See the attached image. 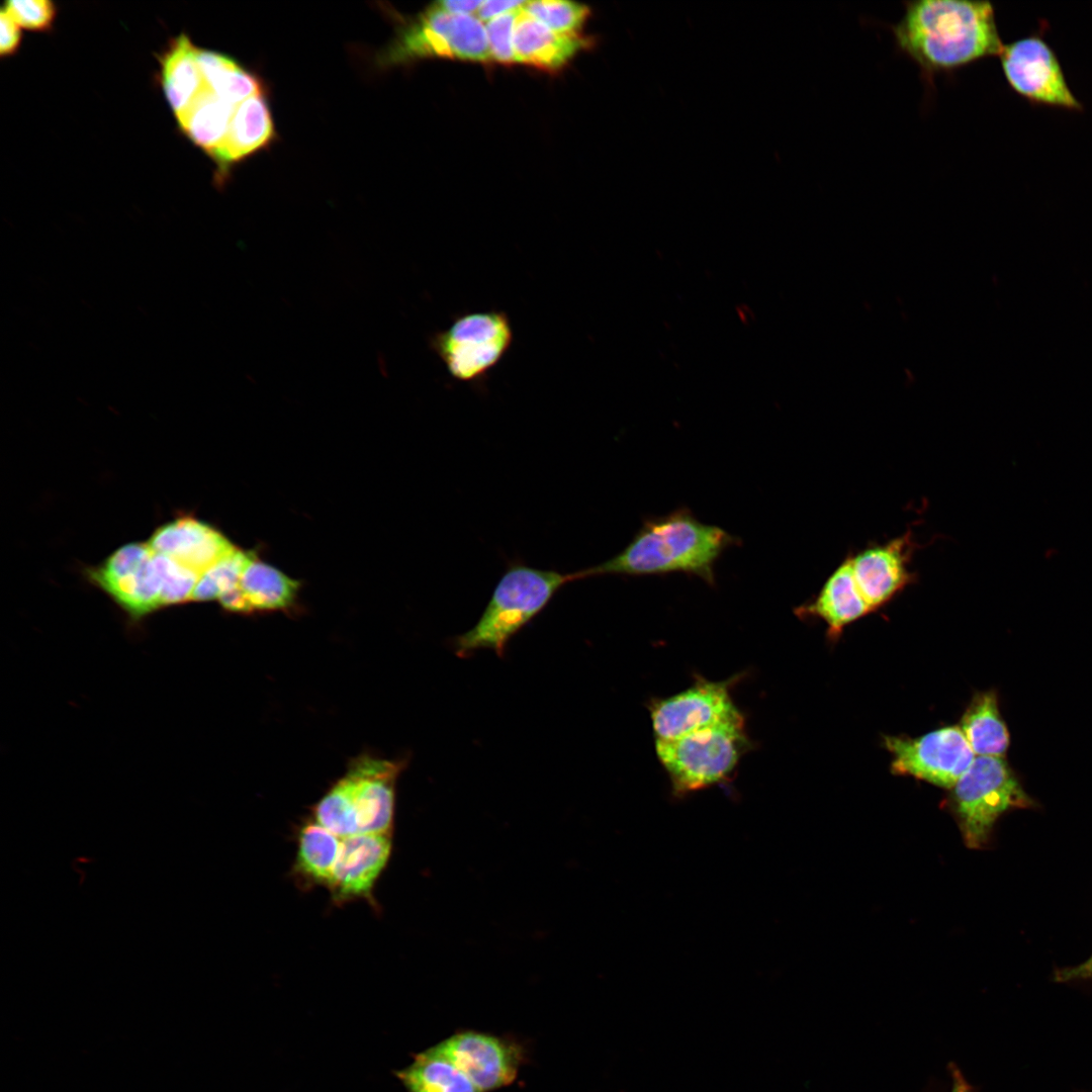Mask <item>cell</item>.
Returning a JSON list of instances; mask_svg holds the SVG:
<instances>
[{
  "instance_id": "1",
  "label": "cell",
  "mask_w": 1092,
  "mask_h": 1092,
  "mask_svg": "<svg viewBox=\"0 0 1092 1092\" xmlns=\"http://www.w3.org/2000/svg\"><path fill=\"white\" fill-rule=\"evenodd\" d=\"M897 48L932 82L981 60L999 57L1003 42L988 1L918 0L905 3L892 26Z\"/></svg>"
},
{
  "instance_id": "2",
  "label": "cell",
  "mask_w": 1092,
  "mask_h": 1092,
  "mask_svg": "<svg viewBox=\"0 0 1092 1092\" xmlns=\"http://www.w3.org/2000/svg\"><path fill=\"white\" fill-rule=\"evenodd\" d=\"M721 527L702 523L688 508L646 519L630 543L596 566L575 571L578 579L600 575H663L682 572L715 584V565L737 544Z\"/></svg>"
},
{
  "instance_id": "3",
  "label": "cell",
  "mask_w": 1092,
  "mask_h": 1092,
  "mask_svg": "<svg viewBox=\"0 0 1092 1092\" xmlns=\"http://www.w3.org/2000/svg\"><path fill=\"white\" fill-rule=\"evenodd\" d=\"M578 580L576 573H561L515 562L498 580L477 623L455 638V652L466 657L488 648L504 656L507 642L538 615L566 583Z\"/></svg>"
},
{
  "instance_id": "4",
  "label": "cell",
  "mask_w": 1092,
  "mask_h": 1092,
  "mask_svg": "<svg viewBox=\"0 0 1092 1092\" xmlns=\"http://www.w3.org/2000/svg\"><path fill=\"white\" fill-rule=\"evenodd\" d=\"M748 746L743 716L678 738L655 740L657 757L678 797L727 780Z\"/></svg>"
},
{
  "instance_id": "5",
  "label": "cell",
  "mask_w": 1092,
  "mask_h": 1092,
  "mask_svg": "<svg viewBox=\"0 0 1092 1092\" xmlns=\"http://www.w3.org/2000/svg\"><path fill=\"white\" fill-rule=\"evenodd\" d=\"M514 341L510 316L502 309L454 314L429 338L430 349L456 381L479 385L508 354Z\"/></svg>"
},
{
  "instance_id": "6",
  "label": "cell",
  "mask_w": 1092,
  "mask_h": 1092,
  "mask_svg": "<svg viewBox=\"0 0 1092 1092\" xmlns=\"http://www.w3.org/2000/svg\"><path fill=\"white\" fill-rule=\"evenodd\" d=\"M951 789L952 809L971 848L986 845L1003 813L1034 805L1003 756H976Z\"/></svg>"
},
{
  "instance_id": "7",
  "label": "cell",
  "mask_w": 1092,
  "mask_h": 1092,
  "mask_svg": "<svg viewBox=\"0 0 1092 1092\" xmlns=\"http://www.w3.org/2000/svg\"><path fill=\"white\" fill-rule=\"evenodd\" d=\"M383 58L388 64L425 58L491 61L486 28L477 16L452 14L436 4L398 33Z\"/></svg>"
},
{
  "instance_id": "8",
  "label": "cell",
  "mask_w": 1092,
  "mask_h": 1092,
  "mask_svg": "<svg viewBox=\"0 0 1092 1092\" xmlns=\"http://www.w3.org/2000/svg\"><path fill=\"white\" fill-rule=\"evenodd\" d=\"M999 59L1008 86L1030 104L1083 110V104L1068 85L1057 54L1040 34L1004 44Z\"/></svg>"
},
{
  "instance_id": "9",
  "label": "cell",
  "mask_w": 1092,
  "mask_h": 1092,
  "mask_svg": "<svg viewBox=\"0 0 1092 1092\" xmlns=\"http://www.w3.org/2000/svg\"><path fill=\"white\" fill-rule=\"evenodd\" d=\"M893 759L892 771L951 789L973 763L976 754L959 726H946L911 738L885 736Z\"/></svg>"
},
{
  "instance_id": "10",
  "label": "cell",
  "mask_w": 1092,
  "mask_h": 1092,
  "mask_svg": "<svg viewBox=\"0 0 1092 1092\" xmlns=\"http://www.w3.org/2000/svg\"><path fill=\"white\" fill-rule=\"evenodd\" d=\"M404 761L362 754L350 761L338 780L355 818L358 834H390L395 807V786Z\"/></svg>"
},
{
  "instance_id": "11",
  "label": "cell",
  "mask_w": 1092,
  "mask_h": 1092,
  "mask_svg": "<svg viewBox=\"0 0 1092 1092\" xmlns=\"http://www.w3.org/2000/svg\"><path fill=\"white\" fill-rule=\"evenodd\" d=\"M655 740L678 738L715 723L742 717L730 694V680L699 677L682 692L649 705Z\"/></svg>"
},
{
  "instance_id": "12",
  "label": "cell",
  "mask_w": 1092,
  "mask_h": 1092,
  "mask_svg": "<svg viewBox=\"0 0 1092 1092\" xmlns=\"http://www.w3.org/2000/svg\"><path fill=\"white\" fill-rule=\"evenodd\" d=\"M916 546L908 529L901 536L848 553L855 583L872 612L916 581L917 574L910 569Z\"/></svg>"
},
{
  "instance_id": "13",
  "label": "cell",
  "mask_w": 1092,
  "mask_h": 1092,
  "mask_svg": "<svg viewBox=\"0 0 1092 1092\" xmlns=\"http://www.w3.org/2000/svg\"><path fill=\"white\" fill-rule=\"evenodd\" d=\"M90 575L131 615H145L162 607L161 580L149 544L131 543L119 548Z\"/></svg>"
},
{
  "instance_id": "14",
  "label": "cell",
  "mask_w": 1092,
  "mask_h": 1092,
  "mask_svg": "<svg viewBox=\"0 0 1092 1092\" xmlns=\"http://www.w3.org/2000/svg\"><path fill=\"white\" fill-rule=\"evenodd\" d=\"M436 1048L481 1092L508 1085L516 1077L517 1051L494 1036L468 1031Z\"/></svg>"
},
{
  "instance_id": "15",
  "label": "cell",
  "mask_w": 1092,
  "mask_h": 1092,
  "mask_svg": "<svg viewBox=\"0 0 1092 1092\" xmlns=\"http://www.w3.org/2000/svg\"><path fill=\"white\" fill-rule=\"evenodd\" d=\"M390 852V834L360 833L342 838L328 887L333 899L338 903L357 898L370 899Z\"/></svg>"
},
{
  "instance_id": "16",
  "label": "cell",
  "mask_w": 1092,
  "mask_h": 1092,
  "mask_svg": "<svg viewBox=\"0 0 1092 1092\" xmlns=\"http://www.w3.org/2000/svg\"><path fill=\"white\" fill-rule=\"evenodd\" d=\"M151 549L202 574L236 547L220 532L194 518L176 519L155 531Z\"/></svg>"
},
{
  "instance_id": "17",
  "label": "cell",
  "mask_w": 1092,
  "mask_h": 1092,
  "mask_svg": "<svg viewBox=\"0 0 1092 1092\" xmlns=\"http://www.w3.org/2000/svg\"><path fill=\"white\" fill-rule=\"evenodd\" d=\"M592 41L581 33L556 32L525 12L523 7L516 19V63L555 72L565 67L578 53L588 49Z\"/></svg>"
},
{
  "instance_id": "18",
  "label": "cell",
  "mask_w": 1092,
  "mask_h": 1092,
  "mask_svg": "<svg viewBox=\"0 0 1092 1092\" xmlns=\"http://www.w3.org/2000/svg\"><path fill=\"white\" fill-rule=\"evenodd\" d=\"M795 613L800 618L814 617L824 621L833 639L845 626L872 613L855 583L848 554L830 573L816 597L798 607Z\"/></svg>"
},
{
  "instance_id": "19",
  "label": "cell",
  "mask_w": 1092,
  "mask_h": 1092,
  "mask_svg": "<svg viewBox=\"0 0 1092 1092\" xmlns=\"http://www.w3.org/2000/svg\"><path fill=\"white\" fill-rule=\"evenodd\" d=\"M275 138V127L265 93H258L237 105L228 134L210 155L219 174L268 146Z\"/></svg>"
},
{
  "instance_id": "20",
  "label": "cell",
  "mask_w": 1092,
  "mask_h": 1092,
  "mask_svg": "<svg viewBox=\"0 0 1092 1092\" xmlns=\"http://www.w3.org/2000/svg\"><path fill=\"white\" fill-rule=\"evenodd\" d=\"M196 48L187 35L171 41L161 57V81L176 116L185 111L206 87L195 58Z\"/></svg>"
},
{
  "instance_id": "21",
  "label": "cell",
  "mask_w": 1092,
  "mask_h": 1092,
  "mask_svg": "<svg viewBox=\"0 0 1092 1092\" xmlns=\"http://www.w3.org/2000/svg\"><path fill=\"white\" fill-rule=\"evenodd\" d=\"M975 754L1003 756L1010 744L1007 726L1001 717L995 691L976 694L966 709L960 726Z\"/></svg>"
},
{
  "instance_id": "22",
  "label": "cell",
  "mask_w": 1092,
  "mask_h": 1092,
  "mask_svg": "<svg viewBox=\"0 0 1092 1092\" xmlns=\"http://www.w3.org/2000/svg\"><path fill=\"white\" fill-rule=\"evenodd\" d=\"M236 107L205 87L177 120L184 133L211 155L224 141Z\"/></svg>"
},
{
  "instance_id": "23",
  "label": "cell",
  "mask_w": 1092,
  "mask_h": 1092,
  "mask_svg": "<svg viewBox=\"0 0 1092 1092\" xmlns=\"http://www.w3.org/2000/svg\"><path fill=\"white\" fill-rule=\"evenodd\" d=\"M408 1092H481L436 1046L397 1073Z\"/></svg>"
},
{
  "instance_id": "24",
  "label": "cell",
  "mask_w": 1092,
  "mask_h": 1092,
  "mask_svg": "<svg viewBox=\"0 0 1092 1092\" xmlns=\"http://www.w3.org/2000/svg\"><path fill=\"white\" fill-rule=\"evenodd\" d=\"M196 62L208 89L236 105L264 92L259 78L235 60L219 53L196 49Z\"/></svg>"
},
{
  "instance_id": "25",
  "label": "cell",
  "mask_w": 1092,
  "mask_h": 1092,
  "mask_svg": "<svg viewBox=\"0 0 1092 1092\" xmlns=\"http://www.w3.org/2000/svg\"><path fill=\"white\" fill-rule=\"evenodd\" d=\"M240 586L255 611H278L293 606L299 582L255 557L245 567Z\"/></svg>"
},
{
  "instance_id": "26",
  "label": "cell",
  "mask_w": 1092,
  "mask_h": 1092,
  "mask_svg": "<svg viewBox=\"0 0 1092 1092\" xmlns=\"http://www.w3.org/2000/svg\"><path fill=\"white\" fill-rule=\"evenodd\" d=\"M341 840L316 821L299 830L295 870L305 881L329 887L338 859Z\"/></svg>"
},
{
  "instance_id": "27",
  "label": "cell",
  "mask_w": 1092,
  "mask_h": 1092,
  "mask_svg": "<svg viewBox=\"0 0 1092 1092\" xmlns=\"http://www.w3.org/2000/svg\"><path fill=\"white\" fill-rule=\"evenodd\" d=\"M255 557L251 551L235 549L200 575L192 600L218 599L224 592L239 585L245 567Z\"/></svg>"
},
{
  "instance_id": "28",
  "label": "cell",
  "mask_w": 1092,
  "mask_h": 1092,
  "mask_svg": "<svg viewBox=\"0 0 1092 1092\" xmlns=\"http://www.w3.org/2000/svg\"><path fill=\"white\" fill-rule=\"evenodd\" d=\"M525 12L560 33H580L590 9L580 3L560 0L526 1Z\"/></svg>"
},
{
  "instance_id": "29",
  "label": "cell",
  "mask_w": 1092,
  "mask_h": 1092,
  "mask_svg": "<svg viewBox=\"0 0 1092 1092\" xmlns=\"http://www.w3.org/2000/svg\"><path fill=\"white\" fill-rule=\"evenodd\" d=\"M154 561L161 580L162 607L192 600L201 574L168 556L155 552Z\"/></svg>"
},
{
  "instance_id": "30",
  "label": "cell",
  "mask_w": 1092,
  "mask_h": 1092,
  "mask_svg": "<svg viewBox=\"0 0 1092 1092\" xmlns=\"http://www.w3.org/2000/svg\"><path fill=\"white\" fill-rule=\"evenodd\" d=\"M521 9L508 12L486 22L485 28L491 61L503 65L516 63L514 29Z\"/></svg>"
},
{
  "instance_id": "31",
  "label": "cell",
  "mask_w": 1092,
  "mask_h": 1092,
  "mask_svg": "<svg viewBox=\"0 0 1092 1092\" xmlns=\"http://www.w3.org/2000/svg\"><path fill=\"white\" fill-rule=\"evenodd\" d=\"M3 8L19 26L35 31L50 29L56 17V6L48 0H11Z\"/></svg>"
},
{
  "instance_id": "32",
  "label": "cell",
  "mask_w": 1092,
  "mask_h": 1092,
  "mask_svg": "<svg viewBox=\"0 0 1092 1092\" xmlns=\"http://www.w3.org/2000/svg\"><path fill=\"white\" fill-rule=\"evenodd\" d=\"M0 54L2 57L13 55L20 43L21 33L19 25L5 8L0 14Z\"/></svg>"
},
{
  "instance_id": "33",
  "label": "cell",
  "mask_w": 1092,
  "mask_h": 1092,
  "mask_svg": "<svg viewBox=\"0 0 1092 1092\" xmlns=\"http://www.w3.org/2000/svg\"><path fill=\"white\" fill-rule=\"evenodd\" d=\"M526 1H514V0H487L483 1L480 8L476 12L477 18L480 21H486L498 17L508 12L521 9L525 5Z\"/></svg>"
},
{
  "instance_id": "34",
  "label": "cell",
  "mask_w": 1092,
  "mask_h": 1092,
  "mask_svg": "<svg viewBox=\"0 0 1092 1092\" xmlns=\"http://www.w3.org/2000/svg\"><path fill=\"white\" fill-rule=\"evenodd\" d=\"M218 600L221 606L228 611L241 614L253 613V609L240 584L221 594Z\"/></svg>"
},
{
  "instance_id": "35",
  "label": "cell",
  "mask_w": 1092,
  "mask_h": 1092,
  "mask_svg": "<svg viewBox=\"0 0 1092 1092\" xmlns=\"http://www.w3.org/2000/svg\"><path fill=\"white\" fill-rule=\"evenodd\" d=\"M1087 979H1092V954L1078 966L1060 970L1055 974V980L1058 982Z\"/></svg>"
},
{
  "instance_id": "36",
  "label": "cell",
  "mask_w": 1092,
  "mask_h": 1092,
  "mask_svg": "<svg viewBox=\"0 0 1092 1092\" xmlns=\"http://www.w3.org/2000/svg\"><path fill=\"white\" fill-rule=\"evenodd\" d=\"M483 1L480 0H443L435 4L452 14L472 15L478 11Z\"/></svg>"
},
{
  "instance_id": "37",
  "label": "cell",
  "mask_w": 1092,
  "mask_h": 1092,
  "mask_svg": "<svg viewBox=\"0 0 1092 1092\" xmlns=\"http://www.w3.org/2000/svg\"><path fill=\"white\" fill-rule=\"evenodd\" d=\"M952 1078L953 1084L951 1092H972L970 1086L957 1069H953Z\"/></svg>"
}]
</instances>
